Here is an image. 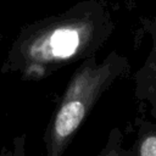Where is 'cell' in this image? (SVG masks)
Wrapping results in <instances>:
<instances>
[{
	"label": "cell",
	"mask_w": 156,
	"mask_h": 156,
	"mask_svg": "<svg viewBox=\"0 0 156 156\" xmlns=\"http://www.w3.org/2000/svg\"><path fill=\"white\" fill-rule=\"evenodd\" d=\"M113 30L115 22L104 0H82L22 28L4 69L18 72L24 80L44 79L96 55Z\"/></svg>",
	"instance_id": "obj_1"
},
{
	"label": "cell",
	"mask_w": 156,
	"mask_h": 156,
	"mask_svg": "<svg viewBox=\"0 0 156 156\" xmlns=\"http://www.w3.org/2000/svg\"><path fill=\"white\" fill-rule=\"evenodd\" d=\"M128 71V58L117 50L102 61L93 55L79 62L44 134L48 156L65 154L101 96Z\"/></svg>",
	"instance_id": "obj_2"
},
{
	"label": "cell",
	"mask_w": 156,
	"mask_h": 156,
	"mask_svg": "<svg viewBox=\"0 0 156 156\" xmlns=\"http://www.w3.org/2000/svg\"><path fill=\"white\" fill-rule=\"evenodd\" d=\"M144 30L151 37V50L134 74V95L150 106L151 117L156 118V17L141 20Z\"/></svg>",
	"instance_id": "obj_3"
},
{
	"label": "cell",
	"mask_w": 156,
	"mask_h": 156,
	"mask_svg": "<svg viewBox=\"0 0 156 156\" xmlns=\"http://www.w3.org/2000/svg\"><path fill=\"white\" fill-rule=\"evenodd\" d=\"M130 156H156V118L139 123L135 140L129 149Z\"/></svg>",
	"instance_id": "obj_4"
},
{
	"label": "cell",
	"mask_w": 156,
	"mask_h": 156,
	"mask_svg": "<svg viewBox=\"0 0 156 156\" xmlns=\"http://www.w3.org/2000/svg\"><path fill=\"white\" fill-rule=\"evenodd\" d=\"M122 139H123V136H122V133L119 132V129H117V128L112 129L110 133V138L107 140L106 146L99 154L106 155V156H110V155H117V156L128 155V156H130L129 150H124L121 147L122 146Z\"/></svg>",
	"instance_id": "obj_5"
}]
</instances>
